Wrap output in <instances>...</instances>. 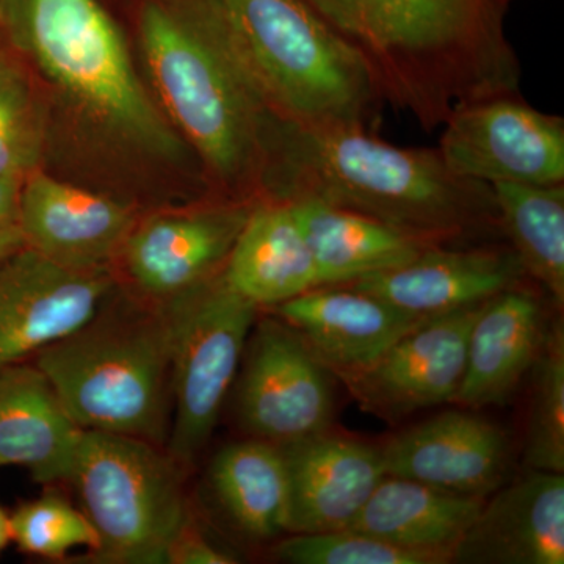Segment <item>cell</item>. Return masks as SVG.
Wrapping results in <instances>:
<instances>
[{
  "label": "cell",
  "mask_w": 564,
  "mask_h": 564,
  "mask_svg": "<svg viewBox=\"0 0 564 564\" xmlns=\"http://www.w3.org/2000/svg\"><path fill=\"white\" fill-rule=\"evenodd\" d=\"M262 199H315L443 245L491 243L503 234L492 187L467 180L440 150L399 148L356 128H313L274 115Z\"/></svg>",
  "instance_id": "obj_1"
},
{
  "label": "cell",
  "mask_w": 564,
  "mask_h": 564,
  "mask_svg": "<svg viewBox=\"0 0 564 564\" xmlns=\"http://www.w3.org/2000/svg\"><path fill=\"white\" fill-rule=\"evenodd\" d=\"M358 50L384 101L423 131L456 107L516 95L521 63L505 29L511 0H304Z\"/></svg>",
  "instance_id": "obj_2"
},
{
  "label": "cell",
  "mask_w": 564,
  "mask_h": 564,
  "mask_svg": "<svg viewBox=\"0 0 564 564\" xmlns=\"http://www.w3.org/2000/svg\"><path fill=\"white\" fill-rule=\"evenodd\" d=\"M140 41L159 98L214 180L258 202L274 111L237 50L217 0L192 14L148 2Z\"/></svg>",
  "instance_id": "obj_3"
},
{
  "label": "cell",
  "mask_w": 564,
  "mask_h": 564,
  "mask_svg": "<svg viewBox=\"0 0 564 564\" xmlns=\"http://www.w3.org/2000/svg\"><path fill=\"white\" fill-rule=\"evenodd\" d=\"M32 359L82 429L165 447L173 410L165 304L113 289L82 328Z\"/></svg>",
  "instance_id": "obj_4"
},
{
  "label": "cell",
  "mask_w": 564,
  "mask_h": 564,
  "mask_svg": "<svg viewBox=\"0 0 564 564\" xmlns=\"http://www.w3.org/2000/svg\"><path fill=\"white\" fill-rule=\"evenodd\" d=\"M270 109L296 124L373 132L384 96L361 54L304 0H217Z\"/></svg>",
  "instance_id": "obj_5"
},
{
  "label": "cell",
  "mask_w": 564,
  "mask_h": 564,
  "mask_svg": "<svg viewBox=\"0 0 564 564\" xmlns=\"http://www.w3.org/2000/svg\"><path fill=\"white\" fill-rule=\"evenodd\" d=\"M7 29L14 46L91 120L150 154H180V137L99 0H9Z\"/></svg>",
  "instance_id": "obj_6"
},
{
  "label": "cell",
  "mask_w": 564,
  "mask_h": 564,
  "mask_svg": "<svg viewBox=\"0 0 564 564\" xmlns=\"http://www.w3.org/2000/svg\"><path fill=\"white\" fill-rule=\"evenodd\" d=\"M184 466L163 445L85 430L68 484L99 536V563L161 564L192 521Z\"/></svg>",
  "instance_id": "obj_7"
},
{
  "label": "cell",
  "mask_w": 564,
  "mask_h": 564,
  "mask_svg": "<svg viewBox=\"0 0 564 564\" xmlns=\"http://www.w3.org/2000/svg\"><path fill=\"white\" fill-rule=\"evenodd\" d=\"M172 329L173 417L166 451L191 466L214 433L259 307L225 274L163 302Z\"/></svg>",
  "instance_id": "obj_8"
},
{
  "label": "cell",
  "mask_w": 564,
  "mask_h": 564,
  "mask_svg": "<svg viewBox=\"0 0 564 564\" xmlns=\"http://www.w3.org/2000/svg\"><path fill=\"white\" fill-rule=\"evenodd\" d=\"M440 150L459 176L516 184H564V120L516 95L464 104L443 124Z\"/></svg>",
  "instance_id": "obj_9"
},
{
  "label": "cell",
  "mask_w": 564,
  "mask_h": 564,
  "mask_svg": "<svg viewBox=\"0 0 564 564\" xmlns=\"http://www.w3.org/2000/svg\"><path fill=\"white\" fill-rule=\"evenodd\" d=\"M251 332L237 386L245 432L281 445L329 430L332 372L281 318H263Z\"/></svg>",
  "instance_id": "obj_10"
},
{
  "label": "cell",
  "mask_w": 564,
  "mask_h": 564,
  "mask_svg": "<svg viewBox=\"0 0 564 564\" xmlns=\"http://www.w3.org/2000/svg\"><path fill=\"white\" fill-rule=\"evenodd\" d=\"M115 289L109 269L79 270L28 245L0 262V369L82 328Z\"/></svg>",
  "instance_id": "obj_11"
},
{
  "label": "cell",
  "mask_w": 564,
  "mask_h": 564,
  "mask_svg": "<svg viewBox=\"0 0 564 564\" xmlns=\"http://www.w3.org/2000/svg\"><path fill=\"white\" fill-rule=\"evenodd\" d=\"M258 202H226L137 220L120 256L135 293L166 302L221 272Z\"/></svg>",
  "instance_id": "obj_12"
},
{
  "label": "cell",
  "mask_w": 564,
  "mask_h": 564,
  "mask_svg": "<svg viewBox=\"0 0 564 564\" xmlns=\"http://www.w3.org/2000/svg\"><path fill=\"white\" fill-rule=\"evenodd\" d=\"M480 304L422 322L380 358L339 380L364 410L388 421L454 403Z\"/></svg>",
  "instance_id": "obj_13"
},
{
  "label": "cell",
  "mask_w": 564,
  "mask_h": 564,
  "mask_svg": "<svg viewBox=\"0 0 564 564\" xmlns=\"http://www.w3.org/2000/svg\"><path fill=\"white\" fill-rule=\"evenodd\" d=\"M380 451L386 475L475 497H489L507 484L511 463L507 433L458 410L410 426Z\"/></svg>",
  "instance_id": "obj_14"
},
{
  "label": "cell",
  "mask_w": 564,
  "mask_h": 564,
  "mask_svg": "<svg viewBox=\"0 0 564 564\" xmlns=\"http://www.w3.org/2000/svg\"><path fill=\"white\" fill-rule=\"evenodd\" d=\"M524 280L527 274L511 247L491 242L437 245L403 265L343 285L430 318L484 303Z\"/></svg>",
  "instance_id": "obj_15"
},
{
  "label": "cell",
  "mask_w": 564,
  "mask_h": 564,
  "mask_svg": "<svg viewBox=\"0 0 564 564\" xmlns=\"http://www.w3.org/2000/svg\"><path fill=\"white\" fill-rule=\"evenodd\" d=\"M135 223L126 204L40 169L22 184L18 226L25 245L70 269H109Z\"/></svg>",
  "instance_id": "obj_16"
},
{
  "label": "cell",
  "mask_w": 564,
  "mask_h": 564,
  "mask_svg": "<svg viewBox=\"0 0 564 564\" xmlns=\"http://www.w3.org/2000/svg\"><path fill=\"white\" fill-rule=\"evenodd\" d=\"M280 447L291 534L348 529L386 475L380 448L329 430Z\"/></svg>",
  "instance_id": "obj_17"
},
{
  "label": "cell",
  "mask_w": 564,
  "mask_h": 564,
  "mask_svg": "<svg viewBox=\"0 0 564 564\" xmlns=\"http://www.w3.org/2000/svg\"><path fill=\"white\" fill-rule=\"evenodd\" d=\"M272 311L337 378L366 369L429 321L348 285H323Z\"/></svg>",
  "instance_id": "obj_18"
},
{
  "label": "cell",
  "mask_w": 564,
  "mask_h": 564,
  "mask_svg": "<svg viewBox=\"0 0 564 564\" xmlns=\"http://www.w3.org/2000/svg\"><path fill=\"white\" fill-rule=\"evenodd\" d=\"M454 563L563 564L564 474L529 469L486 497Z\"/></svg>",
  "instance_id": "obj_19"
},
{
  "label": "cell",
  "mask_w": 564,
  "mask_h": 564,
  "mask_svg": "<svg viewBox=\"0 0 564 564\" xmlns=\"http://www.w3.org/2000/svg\"><path fill=\"white\" fill-rule=\"evenodd\" d=\"M544 336L543 306L524 282L481 303L454 404L478 410L508 402L532 370Z\"/></svg>",
  "instance_id": "obj_20"
},
{
  "label": "cell",
  "mask_w": 564,
  "mask_h": 564,
  "mask_svg": "<svg viewBox=\"0 0 564 564\" xmlns=\"http://www.w3.org/2000/svg\"><path fill=\"white\" fill-rule=\"evenodd\" d=\"M84 433L35 364L0 369V467H25L41 485L68 481Z\"/></svg>",
  "instance_id": "obj_21"
},
{
  "label": "cell",
  "mask_w": 564,
  "mask_h": 564,
  "mask_svg": "<svg viewBox=\"0 0 564 564\" xmlns=\"http://www.w3.org/2000/svg\"><path fill=\"white\" fill-rule=\"evenodd\" d=\"M223 274L234 291L261 307L321 288L317 267L288 203L259 199L234 243Z\"/></svg>",
  "instance_id": "obj_22"
},
{
  "label": "cell",
  "mask_w": 564,
  "mask_h": 564,
  "mask_svg": "<svg viewBox=\"0 0 564 564\" xmlns=\"http://www.w3.org/2000/svg\"><path fill=\"white\" fill-rule=\"evenodd\" d=\"M288 204L313 254L321 288L384 272L443 245L315 199Z\"/></svg>",
  "instance_id": "obj_23"
},
{
  "label": "cell",
  "mask_w": 564,
  "mask_h": 564,
  "mask_svg": "<svg viewBox=\"0 0 564 564\" xmlns=\"http://www.w3.org/2000/svg\"><path fill=\"white\" fill-rule=\"evenodd\" d=\"M485 500L384 475L348 530L400 547L454 554Z\"/></svg>",
  "instance_id": "obj_24"
},
{
  "label": "cell",
  "mask_w": 564,
  "mask_h": 564,
  "mask_svg": "<svg viewBox=\"0 0 564 564\" xmlns=\"http://www.w3.org/2000/svg\"><path fill=\"white\" fill-rule=\"evenodd\" d=\"M210 486L234 525L252 540L289 533V478L278 444L250 437L212 459Z\"/></svg>",
  "instance_id": "obj_25"
},
{
  "label": "cell",
  "mask_w": 564,
  "mask_h": 564,
  "mask_svg": "<svg viewBox=\"0 0 564 564\" xmlns=\"http://www.w3.org/2000/svg\"><path fill=\"white\" fill-rule=\"evenodd\" d=\"M503 236L510 240L527 278L564 304V184L491 185Z\"/></svg>",
  "instance_id": "obj_26"
},
{
  "label": "cell",
  "mask_w": 564,
  "mask_h": 564,
  "mask_svg": "<svg viewBox=\"0 0 564 564\" xmlns=\"http://www.w3.org/2000/svg\"><path fill=\"white\" fill-rule=\"evenodd\" d=\"M527 411V469L564 474V332L563 322L545 329L532 370Z\"/></svg>",
  "instance_id": "obj_27"
},
{
  "label": "cell",
  "mask_w": 564,
  "mask_h": 564,
  "mask_svg": "<svg viewBox=\"0 0 564 564\" xmlns=\"http://www.w3.org/2000/svg\"><path fill=\"white\" fill-rule=\"evenodd\" d=\"M43 107L28 74L0 51V177L24 182L43 155Z\"/></svg>",
  "instance_id": "obj_28"
},
{
  "label": "cell",
  "mask_w": 564,
  "mask_h": 564,
  "mask_svg": "<svg viewBox=\"0 0 564 564\" xmlns=\"http://www.w3.org/2000/svg\"><path fill=\"white\" fill-rule=\"evenodd\" d=\"M280 562L292 564H447L454 554L417 551L378 540L355 530L293 533L273 552Z\"/></svg>",
  "instance_id": "obj_29"
},
{
  "label": "cell",
  "mask_w": 564,
  "mask_h": 564,
  "mask_svg": "<svg viewBox=\"0 0 564 564\" xmlns=\"http://www.w3.org/2000/svg\"><path fill=\"white\" fill-rule=\"evenodd\" d=\"M10 521L13 541L25 554L63 560L74 549L87 547L95 554L99 547L98 533L84 510L55 491L22 503Z\"/></svg>",
  "instance_id": "obj_30"
},
{
  "label": "cell",
  "mask_w": 564,
  "mask_h": 564,
  "mask_svg": "<svg viewBox=\"0 0 564 564\" xmlns=\"http://www.w3.org/2000/svg\"><path fill=\"white\" fill-rule=\"evenodd\" d=\"M165 563L169 564H231L236 560L231 555L225 554L220 549L212 545L203 536L192 521L182 529L176 540L170 545L166 552Z\"/></svg>",
  "instance_id": "obj_31"
},
{
  "label": "cell",
  "mask_w": 564,
  "mask_h": 564,
  "mask_svg": "<svg viewBox=\"0 0 564 564\" xmlns=\"http://www.w3.org/2000/svg\"><path fill=\"white\" fill-rule=\"evenodd\" d=\"M22 184L24 182L0 177V228L18 225Z\"/></svg>",
  "instance_id": "obj_32"
},
{
  "label": "cell",
  "mask_w": 564,
  "mask_h": 564,
  "mask_svg": "<svg viewBox=\"0 0 564 564\" xmlns=\"http://www.w3.org/2000/svg\"><path fill=\"white\" fill-rule=\"evenodd\" d=\"M22 247H25V242L20 226L11 225L0 228V262L14 251L21 250Z\"/></svg>",
  "instance_id": "obj_33"
},
{
  "label": "cell",
  "mask_w": 564,
  "mask_h": 564,
  "mask_svg": "<svg viewBox=\"0 0 564 564\" xmlns=\"http://www.w3.org/2000/svg\"><path fill=\"white\" fill-rule=\"evenodd\" d=\"M11 541H13V533H11L10 516L0 507V552L6 551Z\"/></svg>",
  "instance_id": "obj_34"
}]
</instances>
